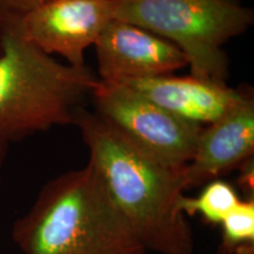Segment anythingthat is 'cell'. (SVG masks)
<instances>
[{
    "instance_id": "10",
    "label": "cell",
    "mask_w": 254,
    "mask_h": 254,
    "mask_svg": "<svg viewBox=\"0 0 254 254\" xmlns=\"http://www.w3.org/2000/svg\"><path fill=\"white\" fill-rule=\"evenodd\" d=\"M240 201L233 186L221 179H215L206 184L196 198L184 195L180 200V209L185 215L199 213L209 222L221 224Z\"/></svg>"
},
{
    "instance_id": "2",
    "label": "cell",
    "mask_w": 254,
    "mask_h": 254,
    "mask_svg": "<svg viewBox=\"0 0 254 254\" xmlns=\"http://www.w3.org/2000/svg\"><path fill=\"white\" fill-rule=\"evenodd\" d=\"M23 254H145L93 165L47 182L12 226Z\"/></svg>"
},
{
    "instance_id": "11",
    "label": "cell",
    "mask_w": 254,
    "mask_h": 254,
    "mask_svg": "<svg viewBox=\"0 0 254 254\" xmlns=\"http://www.w3.org/2000/svg\"><path fill=\"white\" fill-rule=\"evenodd\" d=\"M222 244L221 252L231 253L243 244L254 243V200H241L236 207L221 221Z\"/></svg>"
},
{
    "instance_id": "12",
    "label": "cell",
    "mask_w": 254,
    "mask_h": 254,
    "mask_svg": "<svg viewBox=\"0 0 254 254\" xmlns=\"http://www.w3.org/2000/svg\"><path fill=\"white\" fill-rule=\"evenodd\" d=\"M47 0H0V20L15 18Z\"/></svg>"
},
{
    "instance_id": "8",
    "label": "cell",
    "mask_w": 254,
    "mask_h": 254,
    "mask_svg": "<svg viewBox=\"0 0 254 254\" xmlns=\"http://www.w3.org/2000/svg\"><path fill=\"white\" fill-rule=\"evenodd\" d=\"M254 100L250 94L230 113L202 127L192 160L184 170L186 190L205 186L253 158Z\"/></svg>"
},
{
    "instance_id": "1",
    "label": "cell",
    "mask_w": 254,
    "mask_h": 254,
    "mask_svg": "<svg viewBox=\"0 0 254 254\" xmlns=\"http://www.w3.org/2000/svg\"><path fill=\"white\" fill-rule=\"evenodd\" d=\"M74 125L88 148V161L146 252L194 254L192 228L180 209L186 190L184 171L160 164L85 107Z\"/></svg>"
},
{
    "instance_id": "3",
    "label": "cell",
    "mask_w": 254,
    "mask_h": 254,
    "mask_svg": "<svg viewBox=\"0 0 254 254\" xmlns=\"http://www.w3.org/2000/svg\"><path fill=\"white\" fill-rule=\"evenodd\" d=\"M0 145L75 124L99 78L87 66L63 64L0 23Z\"/></svg>"
},
{
    "instance_id": "15",
    "label": "cell",
    "mask_w": 254,
    "mask_h": 254,
    "mask_svg": "<svg viewBox=\"0 0 254 254\" xmlns=\"http://www.w3.org/2000/svg\"><path fill=\"white\" fill-rule=\"evenodd\" d=\"M0 52H1V34H0Z\"/></svg>"
},
{
    "instance_id": "7",
    "label": "cell",
    "mask_w": 254,
    "mask_h": 254,
    "mask_svg": "<svg viewBox=\"0 0 254 254\" xmlns=\"http://www.w3.org/2000/svg\"><path fill=\"white\" fill-rule=\"evenodd\" d=\"M98 78L106 84L172 74L189 66L172 43L140 26L112 19L94 43Z\"/></svg>"
},
{
    "instance_id": "9",
    "label": "cell",
    "mask_w": 254,
    "mask_h": 254,
    "mask_svg": "<svg viewBox=\"0 0 254 254\" xmlns=\"http://www.w3.org/2000/svg\"><path fill=\"white\" fill-rule=\"evenodd\" d=\"M158 106L196 125H211L230 113L249 93L209 79L173 74L125 82Z\"/></svg>"
},
{
    "instance_id": "4",
    "label": "cell",
    "mask_w": 254,
    "mask_h": 254,
    "mask_svg": "<svg viewBox=\"0 0 254 254\" xmlns=\"http://www.w3.org/2000/svg\"><path fill=\"white\" fill-rule=\"evenodd\" d=\"M113 19L176 45L193 77L226 82L230 60L222 46L252 26L254 13L240 0H113Z\"/></svg>"
},
{
    "instance_id": "5",
    "label": "cell",
    "mask_w": 254,
    "mask_h": 254,
    "mask_svg": "<svg viewBox=\"0 0 254 254\" xmlns=\"http://www.w3.org/2000/svg\"><path fill=\"white\" fill-rule=\"evenodd\" d=\"M91 99L95 113L160 164L184 171L192 160L202 126L174 116L126 84L99 81Z\"/></svg>"
},
{
    "instance_id": "13",
    "label": "cell",
    "mask_w": 254,
    "mask_h": 254,
    "mask_svg": "<svg viewBox=\"0 0 254 254\" xmlns=\"http://www.w3.org/2000/svg\"><path fill=\"white\" fill-rule=\"evenodd\" d=\"M8 153V146L6 145H0V168L4 165L6 158H7Z\"/></svg>"
},
{
    "instance_id": "6",
    "label": "cell",
    "mask_w": 254,
    "mask_h": 254,
    "mask_svg": "<svg viewBox=\"0 0 254 254\" xmlns=\"http://www.w3.org/2000/svg\"><path fill=\"white\" fill-rule=\"evenodd\" d=\"M113 19V0H47L15 18L2 19L28 43L74 67L86 66L85 51Z\"/></svg>"
},
{
    "instance_id": "14",
    "label": "cell",
    "mask_w": 254,
    "mask_h": 254,
    "mask_svg": "<svg viewBox=\"0 0 254 254\" xmlns=\"http://www.w3.org/2000/svg\"><path fill=\"white\" fill-rule=\"evenodd\" d=\"M240 253L244 254H253V245H245V246H241L238 249Z\"/></svg>"
}]
</instances>
